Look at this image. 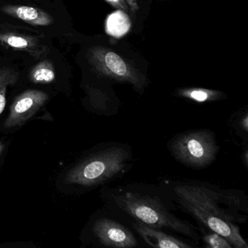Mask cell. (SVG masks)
<instances>
[{
  "instance_id": "6da1fadb",
  "label": "cell",
  "mask_w": 248,
  "mask_h": 248,
  "mask_svg": "<svg viewBox=\"0 0 248 248\" xmlns=\"http://www.w3.org/2000/svg\"><path fill=\"white\" fill-rule=\"evenodd\" d=\"M159 186L175 207L201 227L221 235L233 248H248L238 226L248 219V199L243 191L197 181H166Z\"/></svg>"
},
{
  "instance_id": "7a4b0ae2",
  "label": "cell",
  "mask_w": 248,
  "mask_h": 248,
  "mask_svg": "<svg viewBox=\"0 0 248 248\" xmlns=\"http://www.w3.org/2000/svg\"><path fill=\"white\" fill-rule=\"evenodd\" d=\"M105 202L111 214L131 223L169 231L185 236L194 245L201 237L197 229L175 215V205L160 186L150 184H129L105 190Z\"/></svg>"
},
{
  "instance_id": "3957f363",
  "label": "cell",
  "mask_w": 248,
  "mask_h": 248,
  "mask_svg": "<svg viewBox=\"0 0 248 248\" xmlns=\"http://www.w3.org/2000/svg\"><path fill=\"white\" fill-rule=\"evenodd\" d=\"M133 149L130 145L110 142L70 170L66 181L88 188L103 185L127 173L133 166Z\"/></svg>"
},
{
  "instance_id": "277c9868",
  "label": "cell",
  "mask_w": 248,
  "mask_h": 248,
  "mask_svg": "<svg viewBox=\"0 0 248 248\" xmlns=\"http://www.w3.org/2000/svg\"><path fill=\"white\" fill-rule=\"evenodd\" d=\"M168 148L177 162L194 170L211 165L220 149L216 134L209 129L178 133L168 142Z\"/></svg>"
},
{
  "instance_id": "5b68a950",
  "label": "cell",
  "mask_w": 248,
  "mask_h": 248,
  "mask_svg": "<svg viewBox=\"0 0 248 248\" xmlns=\"http://www.w3.org/2000/svg\"><path fill=\"white\" fill-rule=\"evenodd\" d=\"M88 59L98 75L117 83L128 84L139 93H143L149 84L139 69L112 49L101 46L91 47Z\"/></svg>"
},
{
  "instance_id": "8992f818",
  "label": "cell",
  "mask_w": 248,
  "mask_h": 248,
  "mask_svg": "<svg viewBox=\"0 0 248 248\" xmlns=\"http://www.w3.org/2000/svg\"><path fill=\"white\" fill-rule=\"evenodd\" d=\"M93 234L101 246L111 248H133L139 245L131 229L117 220V217L101 216L92 225Z\"/></svg>"
},
{
  "instance_id": "52a82bcc",
  "label": "cell",
  "mask_w": 248,
  "mask_h": 248,
  "mask_svg": "<svg viewBox=\"0 0 248 248\" xmlns=\"http://www.w3.org/2000/svg\"><path fill=\"white\" fill-rule=\"evenodd\" d=\"M48 98L46 93L37 90H29L23 93L11 106L9 115L4 123V127L12 128L22 125L43 107Z\"/></svg>"
},
{
  "instance_id": "ba28073f",
  "label": "cell",
  "mask_w": 248,
  "mask_h": 248,
  "mask_svg": "<svg viewBox=\"0 0 248 248\" xmlns=\"http://www.w3.org/2000/svg\"><path fill=\"white\" fill-rule=\"evenodd\" d=\"M130 224L145 243L152 248H191L195 247L193 244H188L161 229H155L138 223H131Z\"/></svg>"
},
{
  "instance_id": "9c48e42d",
  "label": "cell",
  "mask_w": 248,
  "mask_h": 248,
  "mask_svg": "<svg viewBox=\"0 0 248 248\" xmlns=\"http://www.w3.org/2000/svg\"><path fill=\"white\" fill-rule=\"evenodd\" d=\"M87 93L88 104L93 112L107 116L118 113L120 102L114 93L111 94L99 88L88 87Z\"/></svg>"
},
{
  "instance_id": "30bf717a",
  "label": "cell",
  "mask_w": 248,
  "mask_h": 248,
  "mask_svg": "<svg viewBox=\"0 0 248 248\" xmlns=\"http://www.w3.org/2000/svg\"><path fill=\"white\" fill-rule=\"evenodd\" d=\"M2 11L7 15L21 20L30 25L47 27L51 25L53 19L43 10L25 5H5Z\"/></svg>"
},
{
  "instance_id": "8fae6325",
  "label": "cell",
  "mask_w": 248,
  "mask_h": 248,
  "mask_svg": "<svg viewBox=\"0 0 248 248\" xmlns=\"http://www.w3.org/2000/svg\"><path fill=\"white\" fill-rule=\"evenodd\" d=\"M0 43L16 50L27 52L39 57L44 54L47 48L34 37L12 32H0Z\"/></svg>"
},
{
  "instance_id": "7c38bea8",
  "label": "cell",
  "mask_w": 248,
  "mask_h": 248,
  "mask_svg": "<svg viewBox=\"0 0 248 248\" xmlns=\"http://www.w3.org/2000/svg\"><path fill=\"white\" fill-rule=\"evenodd\" d=\"M175 95L197 104L221 101L226 98L224 93L216 90L200 88H183L175 91Z\"/></svg>"
},
{
  "instance_id": "4fadbf2b",
  "label": "cell",
  "mask_w": 248,
  "mask_h": 248,
  "mask_svg": "<svg viewBox=\"0 0 248 248\" xmlns=\"http://www.w3.org/2000/svg\"><path fill=\"white\" fill-rule=\"evenodd\" d=\"M29 77L34 83H51L56 79L54 66L50 61H43L31 69Z\"/></svg>"
},
{
  "instance_id": "5bb4252c",
  "label": "cell",
  "mask_w": 248,
  "mask_h": 248,
  "mask_svg": "<svg viewBox=\"0 0 248 248\" xmlns=\"http://www.w3.org/2000/svg\"><path fill=\"white\" fill-rule=\"evenodd\" d=\"M18 79V74L11 68L0 69V114L6 105V93L9 86L15 85Z\"/></svg>"
},
{
  "instance_id": "9a60e30c",
  "label": "cell",
  "mask_w": 248,
  "mask_h": 248,
  "mask_svg": "<svg viewBox=\"0 0 248 248\" xmlns=\"http://www.w3.org/2000/svg\"><path fill=\"white\" fill-rule=\"evenodd\" d=\"M205 247L209 248H233L232 245L228 242L227 239L216 232L209 230L208 232H203L202 237L201 238Z\"/></svg>"
},
{
  "instance_id": "2e32d148",
  "label": "cell",
  "mask_w": 248,
  "mask_h": 248,
  "mask_svg": "<svg viewBox=\"0 0 248 248\" xmlns=\"http://www.w3.org/2000/svg\"><path fill=\"white\" fill-rule=\"evenodd\" d=\"M236 131L245 133V136H248V115L245 112L242 115L239 116L236 120Z\"/></svg>"
},
{
  "instance_id": "e0dca14e",
  "label": "cell",
  "mask_w": 248,
  "mask_h": 248,
  "mask_svg": "<svg viewBox=\"0 0 248 248\" xmlns=\"http://www.w3.org/2000/svg\"><path fill=\"white\" fill-rule=\"evenodd\" d=\"M104 1H106L107 3L109 4L114 8L121 10V11H126V12H128V11L130 12L126 0H104Z\"/></svg>"
},
{
  "instance_id": "ac0fdd59",
  "label": "cell",
  "mask_w": 248,
  "mask_h": 248,
  "mask_svg": "<svg viewBox=\"0 0 248 248\" xmlns=\"http://www.w3.org/2000/svg\"><path fill=\"white\" fill-rule=\"evenodd\" d=\"M127 5H128L129 11L131 13L132 15L135 16L139 10V4L138 0H126Z\"/></svg>"
},
{
  "instance_id": "d6986e66",
  "label": "cell",
  "mask_w": 248,
  "mask_h": 248,
  "mask_svg": "<svg viewBox=\"0 0 248 248\" xmlns=\"http://www.w3.org/2000/svg\"><path fill=\"white\" fill-rule=\"evenodd\" d=\"M242 156H244V162H245V166H248V149H245V152H244L243 155H242Z\"/></svg>"
},
{
  "instance_id": "ffe728a7",
  "label": "cell",
  "mask_w": 248,
  "mask_h": 248,
  "mask_svg": "<svg viewBox=\"0 0 248 248\" xmlns=\"http://www.w3.org/2000/svg\"><path fill=\"white\" fill-rule=\"evenodd\" d=\"M4 146L3 143L0 140V156L2 155V152H3Z\"/></svg>"
}]
</instances>
